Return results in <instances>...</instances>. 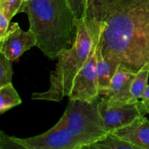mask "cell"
Segmentation results:
<instances>
[{
  "mask_svg": "<svg viewBox=\"0 0 149 149\" xmlns=\"http://www.w3.org/2000/svg\"><path fill=\"white\" fill-rule=\"evenodd\" d=\"M85 18L98 26L103 56L135 74L149 63V0H88Z\"/></svg>",
  "mask_w": 149,
  "mask_h": 149,
  "instance_id": "obj_1",
  "label": "cell"
},
{
  "mask_svg": "<svg viewBox=\"0 0 149 149\" xmlns=\"http://www.w3.org/2000/svg\"><path fill=\"white\" fill-rule=\"evenodd\" d=\"M24 13L36 47L45 56L55 60L63 49L71 47L76 36L75 18L66 0H30L25 4Z\"/></svg>",
  "mask_w": 149,
  "mask_h": 149,
  "instance_id": "obj_2",
  "label": "cell"
},
{
  "mask_svg": "<svg viewBox=\"0 0 149 149\" xmlns=\"http://www.w3.org/2000/svg\"><path fill=\"white\" fill-rule=\"evenodd\" d=\"M75 39L71 47L63 49L58 55L55 69L50 72V85L46 92L34 93L32 100L61 102L68 97L76 76L88 59L93 39L85 18L74 20Z\"/></svg>",
  "mask_w": 149,
  "mask_h": 149,
  "instance_id": "obj_3",
  "label": "cell"
},
{
  "mask_svg": "<svg viewBox=\"0 0 149 149\" xmlns=\"http://www.w3.org/2000/svg\"><path fill=\"white\" fill-rule=\"evenodd\" d=\"M102 96L93 102L69 100L63 114L57 124L68 130L81 146L104 138L108 132L98 112Z\"/></svg>",
  "mask_w": 149,
  "mask_h": 149,
  "instance_id": "obj_4",
  "label": "cell"
},
{
  "mask_svg": "<svg viewBox=\"0 0 149 149\" xmlns=\"http://www.w3.org/2000/svg\"><path fill=\"white\" fill-rule=\"evenodd\" d=\"M81 147L74 135L58 124L47 132L31 138H16L3 131L0 135V149H79Z\"/></svg>",
  "mask_w": 149,
  "mask_h": 149,
  "instance_id": "obj_5",
  "label": "cell"
},
{
  "mask_svg": "<svg viewBox=\"0 0 149 149\" xmlns=\"http://www.w3.org/2000/svg\"><path fill=\"white\" fill-rule=\"evenodd\" d=\"M91 36L93 46L90 55L74 79L68 95L69 100L93 102L100 96L97 81L96 41L92 34Z\"/></svg>",
  "mask_w": 149,
  "mask_h": 149,
  "instance_id": "obj_6",
  "label": "cell"
},
{
  "mask_svg": "<svg viewBox=\"0 0 149 149\" xmlns=\"http://www.w3.org/2000/svg\"><path fill=\"white\" fill-rule=\"evenodd\" d=\"M137 103L110 107L108 106L107 97L102 96L98 104V112L106 132L112 133L130 125L141 116Z\"/></svg>",
  "mask_w": 149,
  "mask_h": 149,
  "instance_id": "obj_7",
  "label": "cell"
},
{
  "mask_svg": "<svg viewBox=\"0 0 149 149\" xmlns=\"http://www.w3.org/2000/svg\"><path fill=\"white\" fill-rule=\"evenodd\" d=\"M33 46H36V40L31 31L29 29L25 31L18 23H13L0 39V53L14 61Z\"/></svg>",
  "mask_w": 149,
  "mask_h": 149,
  "instance_id": "obj_8",
  "label": "cell"
},
{
  "mask_svg": "<svg viewBox=\"0 0 149 149\" xmlns=\"http://www.w3.org/2000/svg\"><path fill=\"white\" fill-rule=\"evenodd\" d=\"M136 74L120 64L111 83L110 90L106 96L108 106H122L136 103L133 100L131 87Z\"/></svg>",
  "mask_w": 149,
  "mask_h": 149,
  "instance_id": "obj_9",
  "label": "cell"
},
{
  "mask_svg": "<svg viewBox=\"0 0 149 149\" xmlns=\"http://www.w3.org/2000/svg\"><path fill=\"white\" fill-rule=\"evenodd\" d=\"M111 134L140 148L149 149V120L144 115Z\"/></svg>",
  "mask_w": 149,
  "mask_h": 149,
  "instance_id": "obj_10",
  "label": "cell"
},
{
  "mask_svg": "<svg viewBox=\"0 0 149 149\" xmlns=\"http://www.w3.org/2000/svg\"><path fill=\"white\" fill-rule=\"evenodd\" d=\"M79 149H143L116 135L109 133L104 138L81 146Z\"/></svg>",
  "mask_w": 149,
  "mask_h": 149,
  "instance_id": "obj_11",
  "label": "cell"
},
{
  "mask_svg": "<svg viewBox=\"0 0 149 149\" xmlns=\"http://www.w3.org/2000/svg\"><path fill=\"white\" fill-rule=\"evenodd\" d=\"M21 103V98L13 87V83L0 87V114L2 115Z\"/></svg>",
  "mask_w": 149,
  "mask_h": 149,
  "instance_id": "obj_12",
  "label": "cell"
},
{
  "mask_svg": "<svg viewBox=\"0 0 149 149\" xmlns=\"http://www.w3.org/2000/svg\"><path fill=\"white\" fill-rule=\"evenodd\" d=\"M149 77V63L146 64L135 75L132 84L131 93L135 103L141 99L147 87Z\"/></svg>",
  "mask_w": 149,
  "mask_h": 149,
  "instance_id": "obj_13",
  "label": "cell"
},
{
  "mask_svg": "<svg viewBox=\"0 0 149 149\" xmlns=\"http://www.w3.org/2000/svg\"><path fill=\"white\" fill-rule=\"evenodd\" d=\"M13 61L0 53V87L12 83L13 75Z\"/></svg>",
  "mask_w": 149,
  "mask_h": 149,
  "instance_id": "obj_14",
  "label": "cell"
},
{
  "mask_svg": "<svg viewBox=\"0 0 149 149\" xmlns=\"http://www.w3.org/2000/svg\"><path fill=\"white\" fill-rule=\"evenodd\" d=\"M23 2V0H0V12L11 21L13 17L20 13Z\"/></svg>",
  "mask_w": 149,
  "mask_h": 149,
  "instance_id": "obj_15",
  "label": "cell"
},
{
  "mask_svg": "<svg viewBox=\"0 0 149 149\" xmlns=\"http://www.w3.org/2000/svg\"><path fill=\"white\" fill-rule=\"evenodd\" d=\"M66 2L76 20L85 17L88 0H66Z\"/></svg>",
  "mask_w": 149,
  "mask_h": 149,
  "instance_id": "obj_16",
  "label": "cell"
},
{
  "mask_svg": "<svg viewBox=\"0 0 149 149\" xmlns=\"http://www.w3.org/2000/svg\"><path fill=\"white\" fill-rule=\"evenodd\" d=\"M10 20L7 18L1 12H0V39H2L5 33H7L10 27Z\"/></svg>",
  "mask_w": 149,
  "mask_h": 149,
  "instance_id": "obj_17",
  "label": "cell"
},
{
  "mask_svg": "<svg viewBox=\"0 0 149 149\" xmlns=\"http://www.w3.org/2000/svg\"><path fill=\"white\" fill-rule=\"evenodd\" d=\"M137 105H138V107L140 111H141V115H146L149 113V104L148 105H144L142 104V103L140 102V100H138V103H137Z\"/></svg>",
  "mask_w": 149,
  "mask_h": 149,
  "instance_id": "obj_18",
  "label": "cell"
},
{
  "mask_svg": "<svg viewBox=\"0 0 149 149\" xmlns=\"http://www.w3.org/2000/svg\"><path fill=\"white\" fill-rule=\"evenodd\" d=\"M140 102L144 105L149 104V84L146 88L143 95L142 97H141V100Z\"/></svg>",
  "mask_w": 149,
  "mask_h": 149,
  "instance_id": "obj_19",
  "label": "cell"
},
{
  "mask_svg": "<svg viewBox=\"0 0 149 149\" xmlns=\"http://www.w3.org/2000/svg\"><path fill=\"white\" fill-rule=\"evenodd\" d=\"M30 1V0H23V1H24V2H23V7H22V8H21V10H20V13H23V12H24V8H25V4H26V3L28 2V1Z\"/></svg>",
  "mask_w": 149,
  "mask_h": 149,
  "instance_id": "obj_20",
  "label": "cell"
}]
</instances>
